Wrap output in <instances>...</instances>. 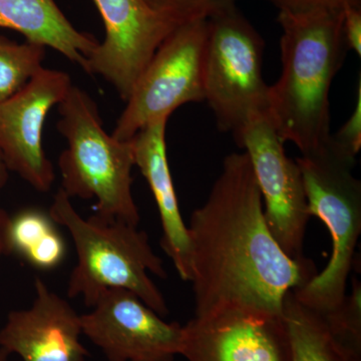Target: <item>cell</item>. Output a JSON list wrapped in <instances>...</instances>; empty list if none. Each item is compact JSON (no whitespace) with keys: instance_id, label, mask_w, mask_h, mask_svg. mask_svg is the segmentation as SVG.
Returning a JSON list of instances; mask_svg holds the SVG:
<instances>
[{"instance_id":"cell-1","label":"cell","mask_w":361,"mask_h":361,"mask_svg":"<svg viewBox=\"0 0 361 361\" xmlns=\"http://www.w3.org/2000/svg\"><path fill=\"white\" fill-rule=\"evenodd\" d=\"M187 227L194 317L236 311L283 315L286 294L317 274L312 261L289 257L273 237L245 152L226 157Z\"/></svg>"},{"instance_id":"cell-2","label":"cell","mask_w":361,"mask_h":361,"mask_svg":"<svg viewBox=\"0 0 361 361\" xmlns=\"http://www.w3.org/2000/svg\"><path fill=\"white\" fill-rule=\"evenodd\" d=\"M343 9L279 11L282 71L269 85L268 118L283 142L301 154L329 141V92L346 49Z\"/></svg>"},{"instance_id":"cell-3","label":"cell","mask_w":361,"mask_h":361,"mask_svg":"<svg viewBox=\"0 0 361 361\" xmlns=\"http://www.w3.org/2000/svg\"><path fill=\"white\" fill-rule=\"evenodd\" d=\"M49 216L70 232L78 253L68 294L82 296L92 307L104 289H127L160 316L168 315L163 294L149 273L167 277L163 262L154 253L147 233L120 221H106L92 215L84 219L63 189L54 196Z\"/></svg>"},{"instance_id":"cell-4","label":"cell","mask_w":361,"mask_h":361,"mask_svg":"<svg viewBox=\"0 0 361 361\" xmlns=\"http://www.w3.org/2000/svg\"><path fill=\"white\" fill-rule=\"evenodd\" d=\"M59 113L56 129L68 142L59 160L61 189L70 198L96 199L97 218L137 227L141 217L132 192V140L109 135L96 102L75 85L59 104Z\"/></svg>"},{"instance_id":"cell-5","label":"cell","mask_w":361,"mask_h":361,"mask_svg":"<svg viewBox=\"0 0 361 361\" xmlns=\"http://www.w3.org/2000/svg\"><path fill=\"white\" fill-rule=\"evenodd\" d=\"M308 210L329 229L332 253L326 267L301 288L299 302L319 313L336 310L346 295L361 234V182L353 174L356 158L329 141L296 159Z\"/></svg>"},{"instance_id":"cell-6","label":"cell","mask_w":361,"mask_h":361,"mask_svg":"<svg viewBox=\"0 0 361 361\" xmlns=\"http://www.w3.org/2000/svg\"><path fill=\"white\" fill-rule=\"evenodd\" d=\"M262 37L237 6L208 18L204 92L218 129L239 135L268 116L269 85L263 78Z\"/></svg>"},{"instance_id":"cell-7","label":"cell","mask_w":361,"mask_h":361,"mask_svg":"<svg viewBox=\"0 0 361 361\" xmlns=\"http://www.w3.org/2000/svg\"><path fill=\"white\" fill-rule=\"evenodd\" d=\"M208 18L178 25L157 49L137 78L113 135L130 141L149 123L180 106L205 101L204 59Z\"/></svg>"},{"instance_id":"cell-8","label":"cell","mask_w":361,"mask_h":361,"mask_svg":"<svg viewBox=\"0 0 361 361\" xmlns=\"http://www.w3.org/2000/svg\"><path fill=\"white\" fill-rule=\"evenodd\" d=\"M235 140L250 159L273 237L289 257L305 259L304 237L311 216L298 164L286 155L285 142L267 116L253 118Z\"/></svg>"},{"instance_id":"cell-9","label":"cell","mask_w":361,"mask_h":361,"mask_svg":"<svg viewBox=\"0 0 361 361\" xmlns=\"http://www.w3.org/2000/svg\"><path fill=\"white\" fill-rule=\"evenodd\" d=\"M80 315L82 334L109 361H174L180 355L183 326L168 323L133 292L104 289Z\"/></svg>"},{"instance_id":"cell-10","label":"cell","mask_w":361,"mask_h":361,"mask_svg":"<svg viewBox=\"0 0 361 361\" xmlns=\"http://www.w3.org/2000/svg\"><path fill=\"white\" fill-rule=\"evenodd\" d=\"M71 85L68 73L42 68L20 92L0 104V153L6 167L42 193L56 179L42 146L45 118Z\"/></svg>"},{"instance_id":"cell-11","label":"cell","mask_w":361,"mask_h":361,"mask_svg":"<svg viewBox=\"0 0 361 361\" xmlns=\"http://www.w3.org/2000/svg\"><path fill=\"white\" fill-rule=\"evenodd\" d=\"M106 35L87 61V73L102 75L123 101L157 49L180 25L149 8L144 0H94Z\"/></svg>"},{"instance_id":"cell-12","label":"cell","mask_w":361,"mask_h":361,"mask_svg":"<svg viewBox=\"0 0 361 361\" xmlns=\"http://www.w3.org/2000/svg\"><path fill=\"white\" fill-rule=\"evenodd\" d=\"M180 355L188 361H292L283 315L223 313L183 326Z\"/></svg>"},{"instance_id":"cell-13","label":"cell","mask_w":361,"mask_h":361,"mask_svg":"<svg viewBox=\"0 0 361 361\" xmlns=\"http://www.w3.org/2000/svg\"><path fill=\"white\" fill-rule=\"evenodd\" d=\"M35 287L32 305L7 316L0 330V348L23 361H85L90 355L80 341V315L40 278Z\"/></svg>"},{"instance_id":"cell-14","label":"cell","mask_w":361,"mask_h":361,"mask_svg":"<svg viewBox=\"0 0 361 361\" xmlns=\"http://www.w3.org/2000/svg\"><path fill=\"white\" fill-rule=\"evenodd\" d=\"M168 120L163 118L149 123L130 140L134 148L135 166L148 182L160 214L163 230L161 248L172 260L180 279L191 282V244L168 163L166 145Z\"/></svg>"},{"instance_id":"cell-15","label":"cell","mask_w":361,"mask_h":361,"mask_svg":"<svg viewBox=\"0 0 361 361\" xmlns=\"http://www.w3.org/2000/svg\"><path fill=\"white\" fill-rule=\"evenodd\" d=\"M0 27L21 33L26 42L56 49L85 71L99 44L71 25L54 0H0Z\"/></svg>"},{"instance_id":"cell-16","label":"cell","mask_w":361,"mask_h":361,"mask_svg":"<svg viewBox=\"0 0 361 361\" xmlns=\"http://www.w3.org/2000/svg\"><path fill=\"white\" fill-rule=\"evenodd\" d=\"M283 318L292 361H361V355L334 338L322 314L299 302L292 291L285 296Z\"/></svg>"},{"instance_id":"cell-17","label":"cell","mask_w":361,"mask_h":361,"mask_svg":"<svg viewBox=\"0 0 361 361\" xmlns=\"http://www.w3.org/2000/svg\"><path fill=\"white\" fill-rule=\"evenodd\" d=\"M49 214L25 209L11 217L7 229V254L14 253L39 270H51L66 257L65 240Z\"/></svg>"},{"instance_id":"cell-18","label":"cell","mask_w":361,"mask_h":361,"mask_svg":"<svg viewBox=\"0 0 361 361\" xmlns=\"http://www.w3.org/2000/svg\"><path fill=\"white\" fill-rule=\"evenodd\" d=\"M45 54L44 45L18 44L0 37V104L20 92L44 68Z\"/></svg>"},{"instance_id":"cell-19","label":"cell","mask_w":361,"mask_h":361,"mask_svg":"<svg viewBox=\"0 0 361 361\" xmlns=\"http://www.w3.org/2000/svg\"><path fill=\"white\" fill-rule=\"evenodd\" d=\"M336 341L361 355V283L353 278L351 292L346 293L336 310L320 313Z\"/></svg>"},{"instance_id":"cell-20","label":"cell","mask_w":361,"mask_h":361,"mask_svg":"<svg viewBox=\"0 0 361 361\" xmlns=\"http://www.w3.org/2000/svg\"><path fill=\"white\" fill-rule=\"evenodd\" d=\"M161 16L182 25L188 21L210 18L236 6L237 0H144Z\"/></svg>"},{"instance_id":"cell-21","label":"cell","mask_w":361,"mask_h":361,"mask_svg":"<svg viewBox=\"0 0 361 361\" xmlns=\"http://www.w3.org/2000/svg\"><path fill=\"white\" fill-rule=\"evenodd\" d=\"M334 144L348 155L355 157L360 153L361 148V78L358 80L357 92L355 110L349 116L348 120L337 130L331 134Z\"/></svg>"},{"instance_id":"cell-22","label":"cell","mask_w":361,"mask_h":361,"mask_svg":"<svg viewBox=\"0 0 361 361\" xmlns=\"http://www.w3.org/2000/svg\"><path fill=\"white\" fill-rule=\"evenodd\" d=\"M279 11H302L310 9H342L348 6H361V0H266Z\"/></svg>"},{"instance_id":"cell-23","label":"cell","mask_w":361,"mask_h":361,"mask_svg":"<svg viewBox=\"0 0 361 361\" xmlns=\"http://www.w3.org/2000/svg\"><path fill=\"white\" fill-rule=\"evenodd\" d=\"M342 33L348 51L361 56V6H348L343 9Z\"/></svg>"},{"instance_id":"cell-24","label":"cell","mask_w":361,"mask_h":361,"mask_svg":"<svg viewBox=\"0 0 361 361\" xmlns=\"http://www.w3.org/2000/svg\"><path fill=\"white\" fill-rule=\"evenodd\" d=\"M11 217L6 211L0 210V252L7 254V229Z\"/></svg>"},{"instance_id":"cell-25","label":"cell","mask_w":361,"mask_h":361,"mask_svg":"<svg viewBox=\"0 0 361 361\" xmlns=\"http://www.w3.org/2000/svg\"><path fill=\"white\" fill-rule=\"evenodd\" d=\"M7 180H8V169L6 167L4 157L0 153V190L6 186Z\"/></svg>"},{"instance_id":"cell-26","label":"cell","mask_w":361,"mask_h":361,"mask_svg":"<svg viewBox=\"0 0 361 361\" xmlns=\"http://www.w3.org/2000/svg\"><path fill=\"white\" fill-rule=\"evenodd\" d=\"M9 353L6 349L0 348V361H8Z\"/></svg>"},{"instance_id":"cell-27","label":"cell","mask_w":361,"mask_h":361,"mask_svg":"<svg viewBox=\"0 0 361 361\" xmlns=\"http://www.w3.org/2000/svg\"><path fill=\"white\" fill-rule=\"evenodd\" d=\"M1 255H2V253H1V252H0V256H1Z\"/></svg>"}]
</instances>
